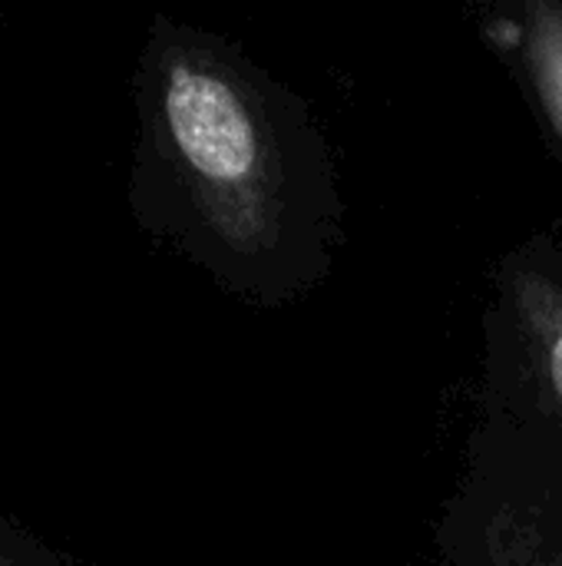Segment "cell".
Listing matches in <instances>:
<instances>
[{"label":"cell","mask_w":562,"mask_h":566,"mask_svg":"<svg viewBox=\"0 0 562 566\" xmlns=\"http://www.w3.org/2000/svg\"><path fill=\"white\" fill-rule=\"evenodd\" d=\"M166 123L179 159L219 199V239L258 302L318 282L331 259L338 202L321 133L278 83L255 70L176 66Z\"/></svg>","instance_id":"6da1fadb"},{"label":"cell","mask_w":562,"mask_h":566,"mask_svg":"<svg viewBox=\"0 0 562 566\" xmlns=\"http://www.w3.org/2000/svg\"><path fill=\"white\" fill-rule=\"evenodd\" d=\"M510 43L520 50L540 109L562 143V3L533 0L507 23Z\"/></svg>","instance_id":"7a4b0ae2"}]
</instances>
